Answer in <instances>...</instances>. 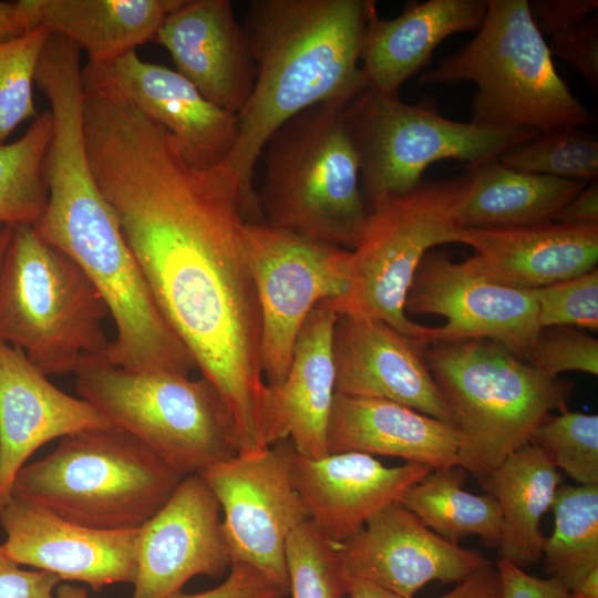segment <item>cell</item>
<instances>
[{"mask_svg": "<svg viewBox=\"0 0 598 598\" xmlns=\"http://www.w3.org/2000/svg\"><path fill=\"white\" fill-rule=\"evenodd\" d=\"M487 0H427L409 3L393 19L374 10L365 25L360 61L369 87L399 95L401 85L425 68L435 48L448 35L477 31Z\"/></svg>", "mask_w": 598, "mask_h": 598, "instance_id": "cell-25", "label": "cell"}, {"mask_svg": "<svg viewBox=\"0 0 598 598\" xmlns=\"http://www.w3.org/2000/svg\"><path fill=\"white\" fill-rule=\"evenodd\" d=\"M154 41L209 102L236 115L243 110L256 66L229 0H183L164 19Z\"/></svg>", "mask_w": 598, "mask_h": 598, "instance_id": "cell-20", "label": "cell"}, {"mask_svg": "<svg viewBox=\"0 0 598 598\" xmlns=\"http://www.w3.org/2000/svg\"><path fill=\"white\" fill-rule=\"evenodd\" d=\"M140 440L110 425L61 439L16 476L12 495L71 523L104 532L140 529L182 480Z\"/></svg>", "mask_w": 598, "mask_h": 598, "instance_id": "cell-5", "label": "cell"}, {"mask_svg": "<svg viewBox=\"0 0 598 598\" xmlns=\"http://www.w3.org/2000/svg\"><path fill=\"white\" fill-rule=\"evenodd\" d=\"M183 0H22L33 28L42 25L104 64L155 39Z\"/></svg>", "mask_w": 598, "mask_h": 598, "instance_id": "cell-26", "label": "cell"}, {"mask_svg": "<svg viewBox=\"0 0 598 598\" xmlns=\"http://www.w3.org/2000/svg\"><path fill=\"white\" fill-rule=\"evenodd\" d=\"M437 598H502L497 569L488 564Z\"/></svg>", "mask_w": 598, "mask_h": 598, "instance_id": "cell-44", "label": "cell"}, {"mask_svg": "<svg viewBox=\"0 0 598 598\" xmlns=\"http://www.w3.org/2000/svg\"><path fill=\"white\" fill-rule=\"evenodd\" d=\"M286 442L239 454L198 474L224 514L231 564L256 568L288 595V538L309 517L291 480Z\"/></svg>", "mask_w": 598, "mask_h": 598, "instance_id": "cell-12", "label": "cell"}, {"mask_svg": "<svg viewBox=\"0 0 598 598\" xmlns=\"http://www.w3.org/2000/svg\"><path fill=\"white\" fill-rule=\"evenodd\" d=\"M287 595L256 568L234 563L218 586L197 594L179 591L168 598H285Z\"/></svg>", "mask_w": 598, "mask_h": 598, "instance_id": "cell-39", "label": "cell"}, {"mask_svg": "<svg viewBox=\"0 0 598 598\" xmlns=\"http://www.w3.org/2000/svg\"><path fill=\"white\" fill-rule=\"evenodd\" d=\"M13 226L0 225V267L12 236Z\"/></svg>", "mask_w": 598, "mask_h": 598, "instance_id": "cell-49", "label": "cell"}, {"mask_svg": "<svg viewBox=\"0 0 598 598\" xmlns=\"http://www.w3.org/2000/svg\"><path fill=\"white\" fill-rule=\"evenodd\" d=\"M551 56L574 66L591 86L598 85V14L580 24L550 37L547 43Z\"/></svg>", "mask_w": 598, "mask_h": 598, "instance_id": "cell-38", "label": "cell"}, {"mask_svg": "<svg viewBox=\"0 0 598 598\" xmlns=\"http://www.w3.org/2000/svg\"><path fill=\"white\" fill-rule=\"evenodd\" d=\"M456 243L470 246L489 279L535 289L597 268L598 224L547 221L506 227H461Z\"/></svg>", "mask_w": 598, "mask_h": 598, "instance_id": "cell-23", "label": "cell"}, {"mask_svg": "<svg viewBox=\"0 0 598 598\" xmlns=\"http://www.w3.org/2000/svg\"><path fill=\"white\" fill-rule=\"evenodd\" d=\"M425 347L383 321L339 316L332 336L337 393L392 401L452 423Z\"/></svg>", "mask_w": 598, "mask_h": 598, "instance_id": "cell-19", "label": "cell"}, {"mask_svg": "<svg viewBox=\"0 0 598 598\" xmlns=\"http://www.w3.org/2000/svg\"><path fill=\"white\" fill-rule=\"evenodd\" d=\"M338 548L348 577L404 598L434 580L458 584L491 564L434 533L401 503L380 511Z\"/></svg>", "mask_w": 598, "mask_h": 598, "instance_id": "cell-16", "label": "cell"}, {"mask_svg": "<svg viewBox=\"0 0 598 598\" xmlns=\"http://www.w3.org/2000/svg\"><path fill=\"white\" fill-rule=\"evenodd\" d=\"M466 174L421 181L405 195L368 212L363 233L351 250L350 281L339 298L322 301L338 316L383 321L426 346L431 328L412 321L404 303L424 256L435 246L456 243V208Z\"/></svg>", "mask_w": 598, "mask_h": 598, "instance_id": "cell-9", "label": "cell"}, {"mask_svg": "<svg viewBox=\"0 0 598 598\" xmlns=\"http://www.w3.org/2000/svg\"><path fill=\"white\" fill-rule=\"evenodd\" d=\"M244 236L261 315V369L267 384H278L310 312L347 291L351 250L266 223L247 221Z\"/></svg>", "mask_w": 598, "mask_h": 598, "instance_id": "cell-11", "label": "cell"}, {"mask_svg": "<svg viewBox=\"0 0 598 598\" xmlns=\"http://www.w3.org/2000/svg\"><path fill=\"white\" fill-rule=\"evenodd\" d=\"M338 544L310 519L293 529L286 549L291 598H344L348 576Z\"/></svg>", "mask_w": 598, "mask_h": 598, "instance_id": "cell-33", "label": "cell"}, {"mask_svg": "<svg viewBox=\"0 0 598 598\" xmlns=\"http://www.w3.org/2000/svg\"><path fill=\"white\" fill-rule=\"evenodd\" d=\"M344 598H404L370 581L348 577Z\"/></svg>", "mask_w": 598, "mask_h": 598, "instance_id": "cell-46", "label": "cell"}, {"mask_svg": "<svg viewBox=\"0 0 598 598\" xmlns=\"http://www.w3.org/2000/svg\"><path fill=\"white\" fill-rule=\"evenodd\" d=\"M498 159L517 171L589 184L598 177V141L585 127L559 128L540 133Z\"/></svg>", "mask_w": 598, "mask_h": 598, "instance_id": "cell-32", "label": "cell"}, {"mask_svg": "<svg viewBox=\"0 0 598 598\" xmlns=\"http://www.w3.org/2000/svg\"><path fill=\"white\" fill-rule=\"evenodd\" d=\"M424 354L461 439L458 465L481 483L554 410L566 409L573 390L491 340L434 342Z\"/></svg>", "mask_w": 598, "mask_h": 598, "instance_id": "cell-4", "label": "cell"}, {"mask_svg": "<svg viewBox=\"0 0 598 598\" xmlns=\"http://www.w3.org/2000/svg\"><path fill=\"white\" fill-rule=\"evenodd\" d=\"M327 444L329 453L395 456L439 470L458 465L461 439L452 423L409 406L337 393Z\"/></svg>", "mask_w": 598, "mask_h": 598, "instance_id": "cell-24", "label": "cell"}, {"mask_svg": "<svg viewBox=\"0 0 598 598\" xmlns=\"http://www.w3.org/2000/svg\"><path fill=\"white\" fill-rule=\"evenodd\" d=\"M51 32L42 25L0 43V143L28 118L38 116L33 84Z\"/></svg>", "mask_w": 598, "mask_h": 598, "instance_id": "cell-34", "label": "cell"}, {"mask_svg": "<svg viewBox=\"0 0 598 598\" xmlns=\"http://www.w3.org/2000/svg\"><path fill=\"white\" fill-rule=\"evenodd\" d=\"M554 530L544 538L546 571L569 591L598 569V485L559 486Z\"/></svg>", "mask_w": 598, "mask_h": 598, "instance_id": "cell-30", "label": "cell"}, {"mask_svg": "<svg viewBox=\"0 0 598 598\" xmlns=\"http://www.w3.org/2000/svg\"><path fill=\"white\" fill-rule=\"evenodd\" d=\"M109 308L85 274L33 226H13L0 267V341L45 375L75 373L107 344Z\"/></svg>", "mask_w": 598, "mask_h": 598, "instance_id": "cell-7", "label": "cell"}, {"mask_svg": "<svg viewBox=\"0 0 598 598\" xmlns=\"http://www.w3.org/2000/svg\"><path fill=\"white\" fill-rule=\"evenodd\" d=\"M558 468L537 445L528 443L508 455L481 483L502 514L499 558L523 568L543 558V515L560 486Z\"/></svg>", "mask_w": 598, "mask_h": 598, "instance_id": "cell-28", "label": "cell"}, {"mask_svg": "<svg viewBox=\"0 0 598 598\" xmlns=\"http://www.w3.org/2000/svg\"><path fill=\"white\" fill-rule=\"evenodd\" d=\"M553 221L569 225L598 224V181L587 184L568 200Z\"/></svg>", "mask_w": 598, "mask_h": 598, "instance_id": "cell-43", "label": "cell"}, {"mask_svg": "<svg viewBox=\"0 0 598 598\" xmlns=\"http://www.w3.org/2000/svg\"><path fill=\"white\" fill-rule=\"evenodd\" d=\"M52 135L50 111L11 143H0V225L34 226L48 203L43 164Z\"/></svg>", "mask_w": 598, "mask_h": 598, "instance_id": "cell-31", "label": "cell"}, {"mask_svg": "<svg viewBox=\"0 0 598 598\" xmlns=\"http://www.w3.org/2000/svg\"><path fill=\"white\" fill-rule=\"evenodd\" d=\"M502 598H570L569 590L556 578H537L523 568L498 558Z\"/></svg>", "mask_w": 598, "mask_h": 598, "instance_id": "cell-42", "label": "cell"}, {"mask_svg": "<svg viewBox=\"0 0 598 598\" xmlns=\"http://www.w3.org/2000/svg\"><path fill=\"white\" fill-rule=\"evenodd\" d=\"M372 0H254L243 23L255 61L251 95L237 114L235 147L218 165L239 194L246 220L262 221L256 164L270 136L300 112L348 103L368 87L359 65Z\"/></svg>", "mask_w": 598, "mask_h": 598, "instance_id": "cell-2", "label": "cell"}, {"mask_svg": "<svg viewBox=\"0 0 598 598\" xmlns=\"http://www.w3.org/2000/svg\"><path fill=\"white\" fill-rule=\"evenodd\" d=\"M570 592V598H598V569L592 570Z\"/></svg>", "mask_w": 598, "mask_h": 598, "instance_id": "cell-47", "label": "cell"}, {"mask_svg": "<svg viewBox=\"0 0 598 598\" xmlns=\"http://www.w3.org/2000/svg\"><path fill=\"white\" fill-rule=\"evenodd\" d=\"M111 424L87 401L50 382L19 349L0 341V511L28 458L48 442Z\"/></svg>", "mask_w": 598, "mask_h": 598, "instance_id": "cell-21", "label": "cell"}, {"mask_svg": "<svg viewBox=\"0 0 598 598\" xmlns=\"http://www.w3.org/2000/svg\"><path fill=\"white\" fill-rule=\"evenodd\" d=\"M466 471L460 465L432 470L402 497L401 504L444 539L477 535L498 547L502 514L495 498L463 489Z\"/></svg>", "mask_w": 598, "mask_h": 598, "instance_id": "cell-29", "label": "cell"}, {"mask_svg": "<svg viewBox=\"0 0 598 598\" xmlns=\"http://www.w3.org/2000/svg\"><path fill=\"white\" fill-rule=\"evenodd\" d=\"M84 137L159 310L234 416L239 454L266 450L261 315L238 192L123 99L91 109Z\"/></svg>", "mask_w": 598, "mask_h": 598, "instance_id": "cell-1", "label": "cell"}, {"mask_svg": "<svg viewBox=\"0 0 598 598\" xmlns=\"http://www.w3.org/2000/svg\"><path fill=\"white\" fill-rule=\"evenodd\" d=\"M33 29L22 2L0 1V43L18 38Z\"/></svg>", "mask_w": 598, "mask_h": 598, "instance_id": "cell-45", "label": "cell"}, {"mask_svg": "<svg viewBox=\"0 0 598 598\" xmlns=\"http://www.w3.org/2000/svg\"><path fill=\"white\" fill-rule=\"evenodd\" d=\"M529 16L539 33L565 32L597 12V0H527Z\"/></svg>", "mask_w": 598, "mask_h": 598, "instance_id": "cell-40", "label": "cell"}, {"mask_svg": "<svg viewBox=\"0 0 598 598\" xmlns=\"http://www.w3.org/2000/svg\"><path fill=\"white\" fill-rule=\"evenodd\" d=\"M475 83L472 122L546 133L596 121L555 69L527 0H487L474 39L424 71L419 84Z\"/></svg>", "mask_w": 598, "mask_h": 598, "instance_id": "cell-6", "label": "cell"}, {"mask_svg": "<svg viewBox=\"0 0 598 598\" xmlns=\"http://www.w3.org/2000/svg\"><path fill=\"white\" fill-rule=\"evenodd\" d=\"M286 451L291 480L309 519L336 543L349 539L380 511L400 503L432 471L410 462L385 466L374 456L357 452L309 458L288 440Z\"/></svg>", "mask_w": 598, "mask_h": 598, "instance_id": "cell-18", "label": "cell"}, {"mask_svg": "<svg viewBox=\"0 0 598 598\" xmlns=\"http://www.w3.org/2000/svg\"><path fill=\"white\" fill-rule=\"evenodd\" d=\"M1 545L20 566H31L79 581L94 591L134 584L138 529L104 532L65 520L44 507L12 495L0 511Z\"/></svg>", "mask_w": 598, "mask_h": 598, "instance_id": "cell-15", "label": "cell"}, {"mask_svg": "<svg viewBox=\"0 0 598 598\" xmlns=\"http://www.w3.org/2000/svg\"><path fill=\"white\" fill-rule=\"evenodd\" d=\"M367 210L414 189L423 172L442 159L473 166L539 136L529 128L458 122L433 103L408 104L368 87L349 105Z\"/></svg>", "mask_w": 598, "mask_h": 598, "instance_id": "cell-10", "label": "cell"}, {"mask_svg": "<svg viewBox=\"0 0 598 598\" xmlns=\"http://www.w3.org/2000/svg\"><path fill=\"white\" fill-rule=\"evenodd\" d=\"M404 310L446 319L431 328L430 343L491 340L525 358L540 332L536 301L529 289L486 277L472 257L452 261L429 251L408 291Z\"/></svg>", "mask_w": 598, "mask_h": 598, "instance_id": "cell-13", "label": "cell"}, {"mask_svg": "<svg viewBox=\"0 0 598 598\" xmlns=\"http://www.w3.org/2000/svg\"><path fill=\"white\" fill-rule=\"evenodd\" d=\"M579 485H598V416L564 409L549 415L530 442Z\"/></svg>", "mask_w": 598, "mask_h": 598, "instance_id": "cell-35", "label": "cell"}, {"mask_svg": "<svg viewBox=\"0 0 598 598\" xmlns=\"http://www.w3.org/2000/svg\"><path fill=\"white\" fill-rule=\"evenodd\" d=\"M338 318L320 302L300 330L286 378L266 384L264 421L269 446L289 439L302 456L329 454L328 426L337 394L332 336Z\"/></svg>", "mask_w": 598, "mask_h": 598, "instance_id": "cell-22", "label": "cell"}, {"mask_svg": "<svg viewBox=\"0 0 598 598\" xmlns=\"http://www.w3.org/2000/svg\"><path fill=\"white\" fill-rule=\"evenodd\" d=\"M85 81L112 90L169 132L189 158L218 166L235 147L237 115L225 111L176 70L143 61L136 51L82 66Z\"/></svg>", "mask_w": 598, "mask_h": 598, "instance_id": "cell-17", "label": "cell"}, {"mask_svg": "<svg viewBox=\"0 0 598 598\" xmlns=\"http://www.w3.org/2000/svg\"><path fill=\"white\" fill-rule=\"evenodd\" d=\"M220 506L200 474L186 475L138 529L131 598H168L196 576L218 578L231 566Z\"/></svg>", "mask_w": 598, "mask_h": 598, "instance_id": "cell-14", "label": "cell"}, {"mask_svg": "<svg viewBox=\"0 0 598 598\" xmlns=\"http://www.w3.org/2000/svg\"><path fill=\"white\" fill-rule=\"evenodd\" d=\"M74 374L81 399L185 476L239 455L234 416L204 377L134 371L97 357Z\"/></svg>", "mask_w": 598, "mask_h": 598, "instance_id": "cell-8", "label": "cell"}, {"mask_svg": "<svg viewBox=\"0 0 598 598\" xmlns=\"http://www.w3.org/2000/svg\"><path fill=\"white\" fill-rule=\"evenodd\" d=\"M525 359L549 378L577 371L598 374V340L574 327L542 329Z\"/></svg>", "mask_w": 598, "mask_h": 598, "instance_id": "cell-37", "label": "cell"}, {"mask_svg": "<svg viewBox=\"0 0 598 598\" xmlns=\"http://www.w3.org/2000/svg\"><path fill=\"white\" fill-rule=\"evenodd\" d=\"M54 598H89V595L82 586L60 584L55 589Z\"/></svg>", "mask_w": 598, "mask_h": 598, "instance_id": "cell-48", "label": "cell"}, {"mask_svg": "<svg viewBox=\"0 0 598 598\" xmlns=\"http://www.w3.org/2000/svg\"><path fill=\"white\" fill-rule=\"evenodd\" d=\"M540 330L551 327L598 329V270L529 289Z\"/></svg>", "mask_w": 598, "mask_h": 598, "instance_id": "cell-36", "label": "cell"}, {"mask_svg": "<svg viewBox=\"0 0 598 598\" xmlns=\"http://www.w3.org/2000/svg\"><path fill=\"white\" fill-rule=\"evenodd\" d=\"M60 584L51 573L22 569L0 545V598H54Z\"/></svg>", "mask_w": 598, "mask_h": 598, "instance_id": "cell-41", "label": "cell"}, {"mask_svg": "<svg viewBox=\"0 0 598 598\" xmlns=\"http://www.w3.org/2000/svg\"><path fill=\"white\" fill-rule=\"evenodd\" d=\"M587 184L505 166L493 158L468 166L456 208L461 227H506L553 221Z\"/></svg>", "mask_w": 598, "mask_h": 598, "instance_id": "cell-27", "label": "cell"}, {"mask_svg": "<svg viewBox=\"0 0 598 598\" xmlns=\"http://www.w3.org/2000/svg\"><path fill=\"white\" fill-rule=\"evenodd\" d=\"M351 102L311 106L270 136L257 195L266 224L347 250L357 246L368 210L349 118Z\"/></svg>", "mask_w": 598, "mask_h": 598, "instance_id": "cell-3", "label": "cell"}]
</instances>
